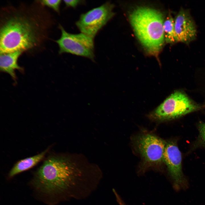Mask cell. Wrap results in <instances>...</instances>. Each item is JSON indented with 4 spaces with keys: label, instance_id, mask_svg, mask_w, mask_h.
Listing matches in <instances>:
<instances>
[{
    "label": "cell",
    "instance_id": "obj_1",
    "mask_svg": "<svg viewBox=\"0 0 205 205\" xmlns=\"http://www.w3.org/2000/svg\"><path fill=\"white\" fill-rule=\"evenodd\" d=\"M80 174L68 159L52 155L37 169L32 183L36 189L46 194L73 197L74 189L82 181L80 180Z\"/></svg>",
    "mask_w": 205,
    "mask_h": 205
},
{
    "label": "cell",
    "instance_id": "obj_2",
    "mask_svg": "<svg viewBox=\"0 0 205 205\" xmlns=\"http://www.w3.org/2000/svg\"><path fill=\"white\" fill-rule=\"evenodd\" d=\"M18 14L7 17L1 25L0 54L24 52L34 48L40 42L37 23Z\"/></svg>",
    "mask_w": 205,
    "mask_h": 205
},
{
    "label": "cell",
    "instance_id": "obj_3",
    "mask_svg": "<svg viewBox=\"0 0 205 205\" xmlns=\"http://www.w3.org/2000/svg\"><path fill=\"white\" fill-rule=\"evenodd\" d=\"M130 19L137 37L148 54L158 59L165 40L162 13L152 8L139 7L131 13Z\"/></svg>",
    "mask_w": 205,
    "mask_h": 205
},
{
    "label": "cell",
    "instance_id": "obj_4",
    "mask_svg": "<svg viewBox=\"0 0 205 205\" xmlns=\"http://www.w3.org/2000/svg\"><path fill=\"white\" fill-rule=\"evenodd\" d=\"M199 108L185 94L176 91L167 98L149 116L156 121H167L179 118Z\"/></svg>",
    "mask_w": 205,
    "mask_h": 205
},
{
    "label": "cell",
    "instance_id": "obj_5",
    "mask_svg": "<svg viewBox=\"0 0 205 205\" xmlns=\"http://www.w3.org/2000/svg\"><path fill=\"white\" fill-rule=\"evenodd\" d=\"M60 38L55 41L59 48V53H68L88 58L94 62L93 39L81 33L72 34L67 32L61 25Z\"/></svg>",
    "mask_w": 205,
    "mask_h": 205
},
{
    "label": "cell",
    "instance_id": "obj_6",
    "mask_svg": "<svg viewBox=\"0 0 205 205\" xmlns=\"http://www.w3.org/2000/svg\"><path fill=\"white\" fill-rule=\"evenodd\" d=\"M114 5L107 2L81 15L76 24L81 32L93 38L114 15Z\"/></svg>",
    "mask_w": 205,
    "mask_h": 205
},
{
    "label": "cell",
    "instance_id": "obj_7",
    "mask_svg": "<svg viewBox=\"0 0 205 205\" xmlns=\"http://www.w3.org/2000/svg\"><path fill=\"white\" fill-rule=\"evenodd\" d=\"M166 142L150 134L139 136L135 141L137 150L143 159L145 167L159 165L163 162Z\"/></svg>",
    "mask_w": 205,
    "mask_h": 205
},
{
    "label": "cell",
    "instance_id": "obj_8",
    "mask_svg": "<svg viewBox=\"0 0 205 205\" xmlns=\"http://www.w3.org/2000/svg\"><path fill=\"white\" fill-rule=\"evenodd\" d=\"M163 162L167 167L175 188L177 189L185 188L187 182L182 172L181 154L175 142H166Z\"/></svg>",
    "mask_w": 205,
    "mask_h": 205
},
{
    "label": "cell",
    "instance_id": "obj_9",
    "mask_svg": "<svg viewBox=\"0 0 205 205\" xmlns=\"http://www.w3.org/2000/svg\"><path fill=\"white\" fill-rule=\"evenodd\" d=\"M175 29L178 42L188 44L197 35L195 23L189 11L181 9L175 19Z\"/></svg>",
    "mask_w": 205,
    "mask_h": 205
},
{
    "label": "cell",
    "instance_id": "obj_10",
    "mask_svg": "<svg viewBox=\"0 0 205 205\" xmlns=\"http://www.w3.org/2000/svg\"><path fill=\"white\" fill-rule=\"evenodd\" d=\"M22 52V51H17L0 54L1 71L9 74L15 81L16 80L15 70H22V68L18 65L17 60Z\"/></svg>",
    "mask_w": 205,
    "mask_h": 205
},
{
    "label": "cell",
    "instance_id": "obj_11",
    "mask_svg": "<svg viewBox=\"0 0 205 205\" xmlns=\"http://www.w3.org/2000/svg\"><path fill=\"white\" fill-rule=\"evenodd\" d=\"M50 148V147H48L40 153L17 162L10 171L8 174L9 177L12 178L34 166L44 158Z\"/></svg>",
    "mask_w": 205,
    "mask_h": 205
},
{
    "label": "cell",
    "instance_id": "obj_12",
    "mask_svg": "<svg viewBox=\"0 0 205 205\" xmlns=\"http://www.w3.org/2000/svg\"><path fill=\"white\" fill-rule=\"evenodd\" d=\"M163 29L165 40L167 43L178 42L175 29V20L169 15L164 20Z\"/></svg>",
    "mask_w": 205,
    "mask_h": 205
},
{
    "label": "cell",
    "instance_id": "obj_13",
    "mask_svg": "<svg viewBox=\"0 0 205 205\" xmlns=\"http://www.w3.org/2000/svg\"><path fill=\"white\" fill-rule=\"evenodd\" d=\"M199 135L196 143V145L205 147V123L200 122L198 125Z\"/></svg>",
    "mask_w": 205,
    "mask_h": 205
},
{
    "label": "cell",
    "instance_id": "obj_14",
    "mask_svg": "<svg viewBox=\"0 0 205 205\" xmlns=\"http://www.w3.org/2000/svg\"><path fill=\"white\" fill-rule=\"evenodd\" d=\"M40 1L43 5L51 8L57 12L59 13L61 0H42Z\"/></svg>",
    "mask_w": 205,
    "mask_h": 205
},
{
    "label": "cell",
    "instance_id": "obj_15",
    "mask_svg": "<svg viewBox=\"0 0 205 205\" xmlns=\"http://www.w3.org/2000/svg\"><path fill=\"white\" fill-rule=\"evenodd\" d=\"M63 1L66 7L73 8H75L83 1L81 0H63Z\"/></svg>",
    "mask_w": 205,
    "mask_h": 205
},
{
    "label": "cell",
    "instance_id": "obj_16",
    "mask_svg": "<svg viewBox=\"0 0 205 205\" xmlns=\"http://www.w3.org/2000/svg\"><path fill=\"white\" fill-rule=\"evenodd\" d=\"M114 194L116 197V198L118 202L120 205H125V203L120 198V197L118 196L116 192H114Z\"/></svg>",
    "mask_w": 205,
    "mask_h": 205
}]
</instances>
